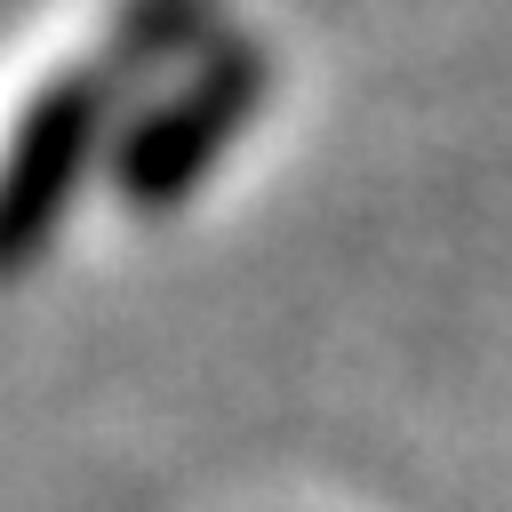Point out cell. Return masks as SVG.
I'll return each mask as SVG.
<instances>
[{
    "label": "cell",
    "mask_w": 512,
    "mask_h": 512,
    "mask_svg": "<svg viewBox=\"0 0 512 512\" xmlns=\"http://www.w3.org/2000/svg\"><path fill=\"white\" fill-rule=\"evenodd\" d=\"M256 96H264V56H256V48H216L168 104H152L144 120L120 128V144H112V184H120L136 208L184 200V192L224 160V144L248 128Z\"/></svg>",
    "instance_id": "cell-2"
},
{
    "label": "cell",
    "mask_w": 512,
    "mask_h": 512,
    "mask_svg": "<svg viewBox=\"0 0 512 512\" xmlns=\"http://www.w3.org/2000/svg\"><path fill=\"white\" fill-rule=\"evenodd\" d=\"M112 88H120L112 64H104V72H64V80H48V88L32 96V112L16 120V136H8V152H0V272H24V264L56 240V224H64V208H72L88 160L104 152Z\"/></svg>",
    "instance_id": "cell-1"
}]
</instances>
